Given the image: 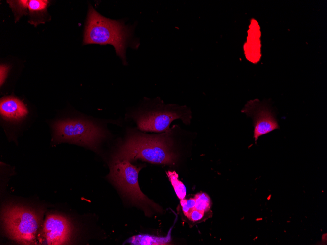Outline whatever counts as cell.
I'll return each instance as SVG.
<instances>
[{"instance_id": "6da1fadb", "label": "cell", "mask_w": 327, "mask_h": 245, "mask_svg": "<svg viewBox=\"0 0 327 245\" xmlns=\"http://www.w3.org/2000/svg\"><path fill=\"white\" fill-rule=\"evenodd\" d=\"M171 134L170 130L158 135L132 133L119 146L112 160L141 159L152 163L174 164L177 158L172 150Z\"/></svg>"}, {"instance_id": "7a4b0ae2", "label": "cell", "mask_w": 327, "mask_h": 245, "mask_svg": "<svg viewBox=\"0 0 327 245\" xmlns=\"http://www.w3.org/2000/svg\"><path fill=\"white\" fill-rule=\"evenodd\" d=\"M133 30L132 26L125 24L123 20L106 18L89 5L83 44L111 45L123 64L126 65V49L131 41Z\"/></svg>"}, {"instance_id": "3957f363", "label": "cell", "mask_w": 327, "mask_h": 245, "mask_svg": "<svg viewBox=\"0 0 327 245\" xmlns=\"http://www.w3.org/2000/svg\"><path fill=\"white\" fill-rule=\"evenodd\" d=\"M1 214L4 230L8 237L22 244H36L42 228L39 212L26 207L9 205L3 209Z\"/></svg>"}, {"instance_id": "277c9868", "label": "cell", "mask_w": 327, "mask_h": 245, "mask_svg": "<svg viewBox=\"0 0 327 245\" xmlns=\"http://www.w3.org/2000/svg\"><path fill=\"white\" fill-rule=\"evenodd\" d=\"M146 104L134 115L138 128L141 131L160 132L169 130L174 120L180 119L190 123L191 111L187 107L174 104L165 105L160 100Z\"/></svg>"}, {"instance_id": "5b68a950", "label": "cell", "mask_w": 327, "mask_h": 245, "mask_svg": "<svg viewBox=\"0 0 327 245\" xmlns=\"http://www.w3.org/2000/svg\"><path fill=\"white\" fill-rule=\"evenodd\" d=\"M52 141L70 142L96 150L106 137L105 132L96 124L80 118L58 120L53 123Z\"/></svg>"}, {"instance_id": "8992f818", "label": "cell", "mask_w": 327, "mask_h": 245, "mask_svg": "<svg viewBox=\"0 0 327 245\" xmlns=\"http://www.w3.org/2000/svg\"><path fill=\"white\" fill-rule=\"evenodd\" d=\"M141 168L127 160H112L108 178L134 203L142 208L148 215L151 208L157 211H160L161 208L149 199L139 187L138 173Z\"/></svg>"}, {"instance_id": "52a82bcc", "label": "cell", "mask_w": 327, "mask_h": 245, "mask_svg": "<svg viewBox=\"0 0 327 245\" xmlns=\"http://www.w3.org/2000/svg\"><path fill=\"white\" fill-rule=\"evenodd\" d=\"M241 112L251 117L253 120L254 138L255 142L259 136L279 128L271 110L258 99L248 101Z\"/></svg>"}, {"instance_id": "ba28073f", "label": "cell", "mask_w": 327, "mask_h": 245, "mask_svg": "<svg viewBox=\"0 0 327 245\" xmlns=\"http://www.w3.org/2000/svg\"><path fill=\"white\" fill-rule=\"evenodd\" d=\"M72 226L66 217L57 214L47 215L42 225L41 235L48 245H64L71 236Z\"/></svg>"}, {"instance_id": "9c48e42d", "label": "cell", "mask_w": 327, "mask_h": 245, "mask_svg": "<svg viewBox=\"0 0 327 245\" xmlns=\"http://www.w3.org/2000/svg\"><path fill=\"white\" fill-rule=\"evenodd\" d=\"M261 32L257 21L253 19L251 22L248 30L247 42L245 43L244 51L245 55L250 62L257 63L261 56Z\"/></svg>"}, {"instance_id": "30bf717a", "label": "cell", "mask_w": 327, "mask_h": 245, "mask_svg": "<svg viewBox=\"0 0 327 245\" xmlns=\"http://www.w3.org/2000/svg\"><path fill=\"white\" fill-rule=\"evenodd\" d=\"M0 112L4 119L10 121H18L27 115L28 110L19 99L8 96L1 98Z\"/></svg>"}, {"instance_id": "8fae6325", "label": "cell", "mask_w": 327, "mask_h": 245, "mask_svg": "<svg viewBox=\"0 0 327 245\" xmlns=\"http://www.w3.org/2000/svg\"><path fill=\"white\" fill-rule=\"evenodd\" d=\"M49 1L46 0H30L28 1V9L29 15L28 22L36 26L44 23L46 21L47 8Z\"/></svg>"}, {"instance_id": "7c38bea8", "label": "cell", "mask_w": 327, "mask_h": 245, "mask_svg": "<svg viewBox=\"0 0 327 245\" xmlns=\"http://www.w3.org/2000/svg\"><path fill=\"white\" fill-rule=\"evenodd\" d=\"M170 233L165 237H160L149 235H138L129 239L132 245H166L170 241Z\"/></svg>"}, {"instance_id": "4fadbf2b", "label": "cell", "mask_w": 327, "mask_h": 245, "mask_svg": "<svg viewBox=\"0 0 327 245\" xmlns=\"http://www.w3.org/2000/svg\"><path fill=\"white\" fill-rule=\"evenodd\" d=\"M166 174L178 198L180 200L185 199L186 188L183 183L178 179V174L175 171H168Z\"/></svg>"}, {"instance_id": "5bb4252c", "label": "cell", "mask_w": 327, "mask_h": 245, "mask_svg": "<svg viewBox=\"0 0 327 245\" xmlns=\"http://www.w3.org/2000/svg\"><path fill=\"white\" fill-rule=\"evenodd\" d=\"M29 0H7L10 8L14 12L15 21L17 22L23 15L27 13Z\"/></svg>"}, {"instance_id": "9a60e30c", "label": "cell", "mask_w": 327, "mask_h": 245, "mask_svg": "<svg viewBox=\"0 0 327 245\" xmlns=\"http://www.w3.org/2000/svg\"><path fill=\"white\" fill-rule=\"evenodd\" d=\"M194 199L195 200V209L204 212L210 210L212 202L208 194L205 193H199L195 195Z\"/></svg>"}, {"instance_id": "2e32d148", "label": "cell", "mask_w": 327, "mask_h": 245, "mask_svg": "<svg viewBox=\"0 0 327 245\" xmlns=\"http://www.w3.org/2000/svg\"><path fill=\"white\" fill-rule=\"evenodd\" d=\"M180 204L184 215L189 219L191 211L195 209V200L194 198L188 200L184 199L180 200Z\"/></svg>"}, {"instance_id": "e0dca14e", "label": "cell", "mask_w": 327, "mask_h": 245, "mask_svg": "<svg viewBox=\"0 0 327 245\" xmlns=\"http://www.w3.org/2000/svg\"><path fill=\"white\" fill-rule=\"evenodd\" d=\"M204 213L195 208L191 211L189 219L193 222L199 221L203 218Z\"/></svg>"}, {"instance_id": "ac0fdd59", "label": "cell", "mask_w": 327, "mask_h": 245, "mask_svg": "<svg viewBox=\"0 0 327 245\" xmlns=\"http://www.w3.org/2000/svg\"><path fill=\"white\" fill-rule=\"evenodd\" d=\"M8 69L9 67L7 65H0V85H1L5 80L7 73L8 72Z\"/></svg>"}]
</instances>
